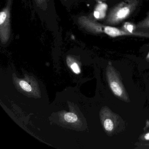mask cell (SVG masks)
Instances as JSON below:
<instances>
[{"label":"cell","mask_w":149,"mask_h":149,"mask_svg":"<svg viewBox=\"0 0 149 149\" xmlns=\"http://www.w3.org/2000/svg\"><path fill=\"white\" fill-rule=\"evenodd\" d=\"M104 32L108 35L113 37L126 34L124 32L119 30L116 28L110 26L105 27L104 28Z\"/></svg>","instance_id":"6da1fadb"},{"label":"cell","mask_w":149,"mask_h":149,"mask_svg":"<svg viewBox=\"0 0 149 149\" xmlns=\"http://www.w3.org/2000/svg\"><path fill=\"white\" fill-rule=\"evenodd\" d=\"M130 9L128 7H124L118 10L116 15L117 19H124L130 13Z\"/></svg>","instance_id":"7a4b0ae2"},{"label":"cell","mask_w":149,"mask_h":149,"mask_svg":"<svg viewBox=\"0 0 149 149\" xmlns=\"http://www.w3.org/2000/svg\"><path fill=\"white\" fill-rule=\"evenodd\" d=\"M110 87L115 95L118 96L122 95L123 90L118 83L116 82H113L111 83Z\"/></svg>","instance_id":"3957f363"},{"label":"cell","mask_w":149,"mask_h":149,"mask_svg":"<svg viewBox=\"0 0 149 149\" xmlns=\"http://www.w3.org/2000/svg\"><path fill=\"white\" fill-rule=\"evenodd\" d=\"M64 119L65 121L68 123H74L77 121L78 117L74 113L68 112L64 115Z\"/></svg>","instance_id":"277c9868"},{"label":"cell","mask_w":149,"mask_h":149,"mask_svg":"<svg viewBox=\"0 0 149 149\" xmlns=\"http://www.w3.org/2000/svg\"><path fill=\"white\" fill-rule=\"evenodd\" d=\"M104 125L105 130L108 131L112 130L114 127L113 122L110 119H106L104 121Z\"/></svg>","instance_id":"5b68a950"},{"label":"cell","mask_w":149,"mask_h":149,"mask_svg":"<svg viewBox=\"0 0 149 149\" xmlns=\"http://www.w3.org/2000/svg\"><path fill=\"white\" fill-rule=\"evenodd\" d=\"M19 84L21 87L25 91L30 92L32 91V87L27 82L24 81H20Z\"/></svg>","instance_id":"8992f818"},{"label":"cell","mask_w":149,"mask_h":149,"mask_svg":"<svg viewBox=\"0 0 149 149\" xmlns=\"http://www.w3.org/2000/svg\"><path fill=\"white\" fill-rule=\"evenodd\" d=\"M71 69L74 72L75 74H80L81 72V70H80V68H79V66L77 63H74L72 65L70 66Z\"/></svg>","instance_id":"52a82bcc"},{"label":"cell","mask_w":149,"mask_h":149,"mask_svg":"<svg viewBox=\"0 0 149 149\" xmlns=\"http://www.w3.org/2000/svg\"><path fill=\"white\" fill-rule=\"evenodd\" d=\"M6 18V14L5 12H1L0 13V25H2Z\"/></svg>","instance_id":"ba28073f"},{"label":"cell","mask_w":149,"mask_h":149,"mask_svg":"<svg viewBox=\"0 0 149 149\" xmlns=\"http://www.w3.org/2000/svg\"><path fill=\"white\" fill-rule=\"evenodd\" d=\"M125 27L126 29L129 31V32L130 33H132L133 29V27L132 25H131V24H127V25H125Z\"/></svg>","instance_id":"9c48e42d"},{"label":"cell","mask_w":149,"mask_h":149,"mask_svg":"<svg viewBox=\"0 0 149 149\" xmlns=\"http://www.w3.org/2000/svg\"><path fill=\"white\" fill-rule=\"evenodd\" d=\"M94 16L95 17L96 19H99L100 17V13L98 11H95L94 12Z\"/></svg>","instance_id":"30bf717a"},{"label":"cell","mask_w":149,"mask_h":149,"mask_svg":"<svg viewBox=\"0 0 149 149\" xmlns=\"http://www.w3.org/2000/svg\"><path fill=\"white\" fill-rule=\"evenodd\" d=\"M145 139L146 140H149V133L146 134L144 136Z\"/></svg>","instance_id":"8fae6325"},{"label":"cell","mask_w":149,"mask_h":149,"mask_svg":"<svg viewBox=\"0 0 149 149\" xmlns=\"http://www.w3.org/2000/svg\"></svg>","instance_id":"7c38bea8"}]
</instances>
